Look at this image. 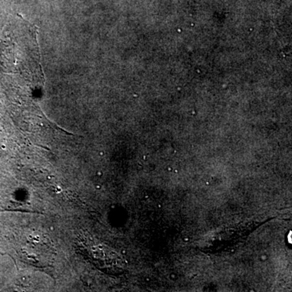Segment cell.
<instances>
[{
	"mask_svg": "<svg viewBox=\"0 0 292 292\" xmlns=\"http://www.w3.org/2000/svg\"><path fill=\"white\" fill-rule=\"evenodd\" d=\"M289 240H290L291 243H292V233L290 235V237H289Z\"/></svg>",
	"mask_w": 292,
	"mask_h": 292,
	"instance_id": "7a4b0ae2",
	"label": "cell"
},
{
	"mask_svg": "<svg viewBox=\"0 0 292 292\" xmlns=\"http://www.w3.org/2000/svg\"><path fill=\"white\" fill-rule=\"evenodd\" d=\"M77 248L91 264L107 275H118L124 271L125 262L118 253L89 235L77 237Z\"/></svg>",
	"mask_w": 292,
	"mask_h": 292,
	"instance_id": "6da1fadb",
	"label": "cell"
}]
</instances>
